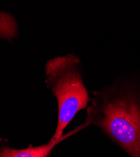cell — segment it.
<instances>
[{
  "mask_svg": "<svg viewBox=\"0 0 140 157\" xmlns=\"http://www.w3.org/2000/svg\"><path fill=\"white\" fill-rule=\"evenodd\" d=\"M85 124L97 127L130 157H140V73L93 91Z\"/></svg>",
  "mask_w": 140,
  "mask_h": 157,
  "instance_id": "1",
  "label": "cell"
},
{
  "mask_svg": "<svg viewBox=\"0 0 140 157\" xmlns=\"http://www.w3.org/2000/svg\"><path fill=\"white\" fill-rule=\"evenodd\" d=\"M45 83L56 97L58 106V124L49 141L60 139L67 126L79 111L90 102L83 78V65L73 53L48 60L45 66Z\"/></svg>",
  "mask_w": 140,
  "mask_h": 157,
  "instance_id": "2",
  "label": "cell"
},
{
  "mask_svg": "<svg viewBox=\"0 0 140 157\" xmlns=\"http://www.w3.org/2000/svg\"><path fill=\"white\" fill-rule=\"evenodd\" d=\"M86 127L88 125L84 123L59 140L49 141L46 144L37 147L30 145L27 148L23 149L13 148L10 146V143L6 139L0 138V157H47L59 143Z\"/></svg>",
  "mask_w": 140,
  "mask_h": 157,
  "instance_id": "3",
  "label": "cell"
},
{
  "mask_svg": "<svg viewBox=\"0 0 140 157\" xmlns=\"http://www.w3.org/2000/svg\"><path fill=\"white\" fill-rule=\"evenodd\" d=\"M18 24L10 13L0 11V39L12 41L18 36Z\"/></svg>",
  "mask_w": 140,
  "mask_h": 157,
  "instance_id": "4",
  "label": "cell"
}]
</instances>
